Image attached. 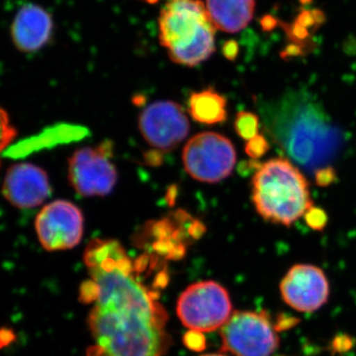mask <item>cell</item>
I'll return each instance as SVG.
<instances>
[{"instance_id": "6da1fadb", "label": "cell", "mask_w": 356, "mask_h": 356, "mask_svg": "<svg viewBox=\"0 0 356 356\" xmlns=\"http://www.w3.org/2000/svg\"><path fill=\"white\" fill-rule=\"evenodd\" d=\"M89 275L79 300L91 306L86 356H165L172 344L168 312L140 277L139 261L116 240L95 238L84 250Z\"/></svg>"}, {"instance_id": "7a4b0ae2", "label": "cell", "mask_w": 356, "mask_h": 356, "mask_svg": "<svg viewBox=\"0 0 356 356\" xmlns=\"http://www.w3.org/2000/svg\"><path fill=\"white\" fill-rule=\"evenodd\" d=\"M216 27L201 0H166L159 15V44L175 64L196 67L216 50Z\"/></svg>"}, {"instance_id": "3957f363", "label": "cell", "mask_w": 356, "mask_h": 356, "mask_svg": "<svg viewBox=\"0 0 356 356\" xmlns=\"http://www.w3.org/2000/svg\"><path fill=\"white\" fill-rule=\"evenodd\" d=\"M252 203L264 221L290 227L313 205L308 180L291 161L274 158L252 178Z\"/></svg>"}, {"instance_id": "277c9868", "label": "cell", "mask_w": 356, "mask_h": 356, "mask_svg": "<svg viewBox=\"0 0 356 356\" xmlns=\"http://www.w3.org/2000/svg\"><path fill=\"white\" fill-rule=\"evenodd\" d=\"M274 132L280 144L304 166L329 161L341 145V133L332 127L325 112L315 103H283Z\"/></svg>"}, {"instance_id": "5b68a950", "label": "cell", "mask_w": 356, "mask_h": 356, "mask_svg": "<svg viewBox=\"0 0 356 356\" xmlns=\"http://www.w3.org/2000/svg\"><path fill=\"white\" fill-rule=\"evenodd\" d=\"M178 318L192 332H211L221 330L233 312V304L226 288L216 281L194 283L177 300Z\"/></svg>"}, {"instance_id": "8992f818", "label": "cell", "mask_w": 356, "mask_h": 356, "mask_svg": "<svg viewBox=\"0 0 356 356\" xmlns=\"http://www.w3.org/2000/svg\"><path fill=\"white\" fill-rule=\"evenodd\" d=\"M220 331L221 351L234 356H271L280 343L276 327L264 312H234Z\"/></svg>"}, {"instance_id": "52a82bcc", "label": "cell", "mask_w": 356, "mask_h": 356, "mask_svg": "<svg viewBox=\"0 0 356 356\" xmlns=\"http://www.w3.org/2000/svg\"><path fill=\"white\" fill-rule=\"evenodd\" d=\"M182 161L185 170L194 179L218 184L233 172L236 149L231 140L221 134L200 133L185 145Z\"/></svg>"}, {"instance_id": "ba28073f", "label": "cell", "mask_w": 356, "mask_h": 356, "mask_svg": "<svg viewBox=\"0 0 356 356\" xmlns=\"http://www.w3.org/2000/svg\"><path fill=\"white\" fill-rule=\"evenodd\" d=\"M111 147L104 143L97 147H81L69 159V180L72 188L84 197L108 195L118 179L110 161Z\"/></svg>"}, {"instance_id": "9c48e42d", "label": "cell", "mask_w": 356, "mask_h": 356, "mask_svg": "<svg viewBox=\"0 0 356 356\" xmlns=\"http://www.w3.org/2000/svg\"><path fill=\"white\" fill-rule=\"evenodd\" d=\"M83 212L70 201L47 204L35 220L39 242L48 252L76 248L83 238Z\"/></svg>"}, {"instance_id": "30bf717a", "label": "cell", "mask_w": 356, "mask_h": 356, "mask_svg": "<svg viewBox=\"0 0 356 356\" xmlns=\"http://www.w3.org/2000/svg\"><path fill=\"white\" fill-rule=\"evenodd\" d=\"M139 129L149 146L159 151L168 152L188 136L191 124L179 104L163 100L152 103L143 110Z\"/></svg>"}, {"instance_id": "8fae6325", "label": "cell", "mask_w": 356, "mask_h": 356, "mask_svg": "<svg viewBox=\"0 0 356 356\" xmlns=\"http://www.w3.org/2000/svg\"><path fill=\"white\" fill-rule=\"evenodd\" d=\"M280 289L288 306L301 313H312L329 299L330 283L320 267L295 264L281 280Z\"/></svg>"}, {"instance_id": "7c38bea8", "label": "cell", "mask_w": 356, "mask_h": 356, "mask_svg": "<svg viewBox=\"0 0 356 356\" xmlns=\"http://www.w3.org/2000/svg\"><path fill=\"white\" fill-rule=\"evenodd\" d=\"M2 193L14 207L19 209L38 207L51 196L48 173L33 163H16L7 170Z\"/></svg>"}, {"instance_id": "4fadbf2b", "label": "cell", "mask_w": 356, "mask_h": 356, "mask_svg": "<svg viewBox=\"0 0 356 356\" xmlns=\"http://www.w3.org/2000/svg\"><path fill=\"white\" fill-rule=\"evenodd\" d=\"M53 17L43 7L25 4L14 16L10 36L14 47L22 53H35L51 41L54 34Z\"/></svg>"}, {"instance_id": "5bb4252c", "label": "cell", "mask_w": 356, "mask_h": 356, "mask_svg": "<svg viewBox=\"0 0 356 356\" xmlns=\"http://www.w3.org/2000/svg\"><path fill=\"white\" fill-rule=\"evenodd\" d=\"M206 8L217 30L238 33L245 29L254 14V0H206Z\"/></svg>"}, {"instance_id": "9a60e30c", "label": "cell", "mask_w": 356, "mask_h": 356, "mask_svg": "<svg viewBox=\"0 0 356 356\" xmlns=\"http://www.w3.org/2000/svg\"><path fill=\"white\" fill-rule=\"evenodd\" d=\"M228 100L210 88L192 92L189 96V114L193 120L205 125L224 123L228 118Z\"/></svg>"}, {"instance_id": "2e32d148", "label": "cell", "mask_w": 356, "mask_h": 356, "mask_svg": "<svg viewBox=\"0 0 356 356\" xmlns=\"http://www.w3.org/2000/svg\"><path fill=\"white\" fill-rule=\"evenodd\" d=\"M259 117L250 111H241L236 114L234 128L238 137L248 140L259 134Z\"/></svg>"}, {"instance_id": "e0dca14e", "label": "cell", "mask_w": 356, "mask_h": 356, "mask_svg": "<svg viewBox=\"0 0 356 356\" xmlns=\"http://www.w3.org/2000/svg\"><path fill=\"white\" fill-rule=\"evenodd\" d=\"M16 129L6 110L0 108V156L16 137ZM1 165V161H0Z\"/></svg>"}, {"instance_id": "ac0fdd59", "label": "cell", "mask_w": 356, "mask_h": 356, "mask_svg": "<svg viewBox=\"0 0 356 356\" xmlns=\"http://www.w3.org/2000/svg\"><path fill=\"white\" fill-rule=\"evenodd\" d=\"M304 219H305L309 228L317 232L324 231L329 222V216H327V212L317 206H312L304 215Z\"/></svg>"}, {"instance_id": "d6986e66", "label": "cell", "mask_w": 356, "mask_h": 356, "mask_svg": "<svg viewBox=\"0 0 356 356\" xmlns=\"http://www.w3.org/2000/svg\"><path fill=\"white\" fill-rule=\"evenodd\" d=\"M270 149L268 140L264 135L255 136L252 139L247 140L245 151L250 158L252 159H259L262 158Z\"/></svg>"}, {"instance_id": "ffe728a7", "label": "cell", "mask_w": 356, "mask_h": 356, "mask_svg": "<svg viewBox=\"0 0 356 356\" xmlns=\"http://www.w3.org/2000/svg\"><path fill=\"white\" fill-rule=\"evenodd\" d=\"M336 170L332 166H324L318 168L315 175L316 184L320 187H327L337 181Z\"/></svg>"}, {"instance_id": "44dd1931", "label": "cell", "mask_w": 356, "mask_h": 356, "mask_svg": "<svg viewBox=\"0 0 356 356\" xmlns=\"http://www.w3.org/2000/svg\"><path fill=\"white\" fill-rule=\"evenodd\" d=\"M224 55L229 60H235L236 55H238V44L236 42H228L225 44Z\"/></svg>"}, {"instance_id": "7402d4cb", "label": "cell", "mask_w": 356, "mask_h": 356, "mask_svg": "<svg viewBox=\"0 0 356 356\" xmlns=\"http://www.w3.org/2000/svg\"><path fill=\"white\" fill-rule=\"evenodd\" d=\"M201 356H225V355H222V353H215V355H201Z\"/></svg>"}]
</instances>
